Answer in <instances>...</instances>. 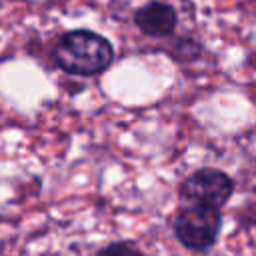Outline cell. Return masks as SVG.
<instances>
[{
    "instance_id": "obj_5",
    "label": "cell",
    "mask_w": 256,
    "mask_h": 256,
    "mask_svg": "<svg viewBox=\"0 0 256 256\" xmlns=\"http://www.w3.org/2000/svg\"><path fill=\"white\" fill-rule=\"evenodd\" d=\"M96 256H146V254L128 242H112L104 246Z\"/></svg>"
},
{
    "instance_id": "obj_3",
    "label": "cell",
    "mask_w": 256,
    "mask_h": 256,
    "mask_svg": "<svg viewBox=\"0 0 256 256\" xmlns=\"http://www.w3.org/2000/svg\"><path fill=\"white\" fill-rule=\"evenodd\" d=\"M178 192L188 204L222 208L234 192V182L224 170L198 168L182 180Z\"/></svg>"
},
{
    "instance_id": "obj_2",
    "label": "cell",
    "mask_w": 256,
    "mask_h": 256,
    "mask_svg": "<svg viewBox=\"0 0 256 256\" xmlns=\"http://www.w3.org/2000/svg\"><path fill=\"white\" fill-rule=\"evenodd\" d=\"M176 240L192 252H208L222 230L220 208L188 204L178 210L172 224Z\"/></svg>"
},
{
    "instance_id": "obj_6",
    "label": "cell",
    "mask_w": 256,
    "mask_h": 256,
    "mask_svg": "<svg viewBox=\"0 0 256 256\" xmlns=\"http://www.w3.org/2000/svg\"><path fill=\"white\" fill-rule=\"evenodd\" d=\"M202 46L190 38H182L176 42V50H174V58L176 60H194L200 54Z\"/></svg>"
},
{
    "instance_id": "obj_4",
    "label": "cell",
    "mask_w": 256,
    "mask_h": 256,
    "mask_svg": "<svg viewBox=\"0 0 256 256\" xmlns=\"http://www.w3.org/2000/svg\"><path fill=\"white\" fill-rule=\"evenodd\" d=\"M136 28L148 38H168L178 28V10L166 0H148L132 16Z\"/></svg>"
},
{
    "instance_id": "obj_1",
    "label": "cell",
    "mask_w": 256,
    "mask_h": 256,
    "mask_svg": "<svg viewBox=\"0 0 256 256\" xmlns=\"http://www.w3.org/2000/svg\"><path fill=\"white\" fill-rule=\"evenodd\" d=\"M54 64L72 76H98L114 62L112 42L92 30L78 28L64 32L52 48Z\"/></svg>"
}]
</instances>
